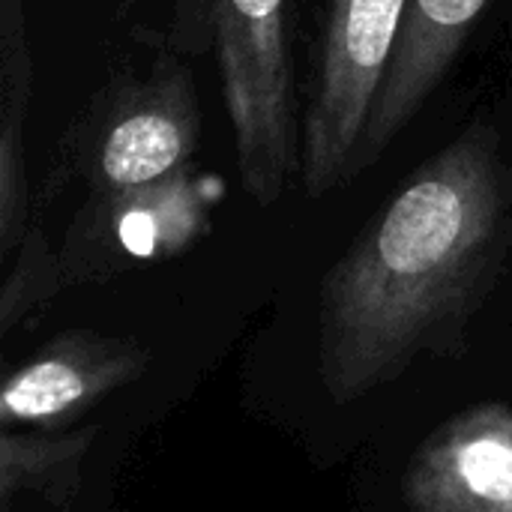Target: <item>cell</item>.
Here are the masks:
<instances>
[{
    "label": "cell",
    "instance_id": "cell-1",
    "mask_svg": "<svg viewBox=\"0 0 512 512\" xmlns=\"http://www.w3.org/2000/svg\"><path fill=\"white\" fill-rule=\"evenodd\" d=\"M512 270V108L495 102L357 231L318 303V372L348 405L423 357L462 354Z\"/></svg>",
    "mask_w": 512,
    "mask_h": 512
},
{
    "label": "cell",
    "instance_id": "cell-2",
    "mask_svg": "<svg viewBox=\"0 0 512 512\" xmlns=\"http://www.w3.org/2000/svg\"><path fill=\"white\" fill-rule=\"evenodd\" d=\"M210 21L240 183L273 207L300 177L291 0H210Z\"/></svg>",
    "mask_w": 512,
    "mask_h": 512
},
{
    "label": "cell",
    "instance_id": "cell-3",
    "mask_svg": "<svg viewBox=\"0 0 512 512\" xmlns=\"http://www.w3.org/2000/svg\"><path fill=\"white\" fill-rule=\"evenodd\" d=\"M405 12L408 0H327L315 81L300 126V180L312 201L351 180Z\"/></svg>",
    "mask_w": 512,
    "mask_h": 512
},
{
    "label": "cell",
    "instance_id": "cell-4",
    "mask_svg": "<svg viewBox=\"0 0 512 512\" xmlns=\"http://www.w3.org/2000/svg\"><path fill=\"white\" fill-rule=\"evenodd\" d=\"M201 141V102L183 63L159 57L144 75L114 84L78 141V171L93 195L186 171Z\"/></svg>",
    "mask_w": 512,
    "mask_h": 512
},
{
    "label": "cell",
    "instance_id": "cell-5",
    "mask_svg": "<svg viewBox=\"0 0 512 512\" xmlns=\"http://www.w3.org/2000/svg\"><path fill=\"white\" fill-rule=\"evenodd\" d=\"M210 228L207 198L189 168L156 183L93 195L69 231L66 282L108 276L132 261H165Z\"/></svg>",
    "mask_w": 512,
    "mask_h": 512
},
{
    "label": "cell",
    "instance_id": "cell-6",
    "mask_svg": "<svg viewBox=\"0 0 512 512\" xmlns=\"http://www.w3.org/2000/svg\"><path fill=\"white\" fill-rule=\"evenodd\" d=\"M150 351L132 336L66 330L18 363L0 390V426L54 429L78 420L150 369Z\"/></svg>",
    "mask_w": 512,
    "mask_h": 512
},
{
    "label": "cell",
    "instance_id": "cell-7",
    "mask_svg": "<svg viewBox=\"0 0 512 512\" xmlns=\"http://www.w3.org/2000/svg\"><path fill=\"white\" fill-rule=\"evenodd\" d=\"M402 501L417 512H512V405L453 414L414 453Z\"/></svg>",
    "mask_w": 512,
    "mask_h": 512
},
{
    "label": "cell",
    "instance_id": "cell-8",
    "mask_svg": "<svg viewBox=\"0 0 512 512\" xmlns=\"http://www.w3.org/2000/svg\"><path fill=\"white\" fill-rule=\"evenodd\" d=\"M492 0H408L405 24L366 123L351 177L372 168L429 105Z\"/></svg>",
    "mask_w": 512,
    "mask_h": 512
},
{
    "label": "cell",
    "instance_id": "cell-9",
    "mask_svg": "<svg viewBox=\"0 0 512 512\" xmlns=\"http://www.w3.org/2000/svg\"><path fill=\"white\" fill-rule=\"evenodd\" d=\"M96 426L75 432H12L0 435V510L12 512L18 504H36L48 510H66L84 474V459L93 447Z\"/></svg>",
    "mask_w": 512,
    "mask_h": 512
},
{
    "label": "cell",
    "instance_id": "cell-10",
    "mask_svg": "<svg viewBox=\"0 0 512 512\" xmlns=\"http://www.w3.org/2000/svg\"><path fill=\"white\" fill-rule=\"evenodd\" d=\"M63 282V258L51 252L45 234L30 225L12 258L6 261V276L0 288V336H9L24 318L45 306Z\"/></svg>",
    "mask_w": 512,
    "mask_h": 512
},
{
    "label": "cell",
    "instance_id": "cell-11",
    "mask_svg": "<svg viewBox=\"0 0 512 512\" xmlns=\"http://www.w3.org/2000/svg\"><path fill=\"white\" fill-rule=\"evenodd\" d=\"M27 111H0V261L6 264L27 234Z\"/></svg>",
    "mask_w": 512,
    "mask_h": 512
}]
</instances>
